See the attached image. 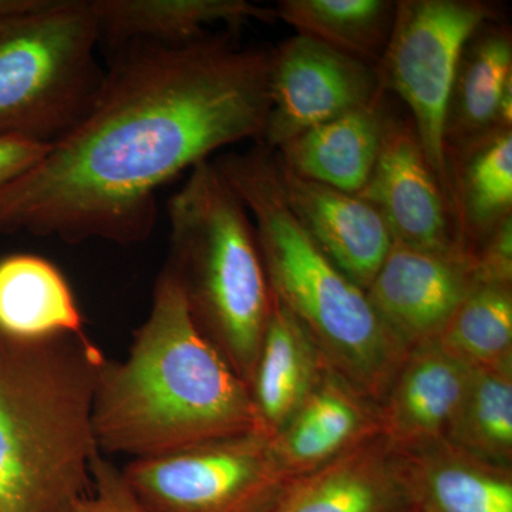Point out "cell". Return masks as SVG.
<instances>
[{
	"label": "cell",
	"instance_id": "1",
	"mask_svg": "<svg viewBox=\"0 0 512 512\" xmlns=\"http://www.w3.org/2000/svg\"><path fill=\"white\" fill-rule=\"evenodd\" d=\"M271 70L272 49L232 33L127 43L79 123L0 190V234L146 241L160 188L221 148L261 143Z\"/></svg>",
	"mask_w": 512,
	"mask_h": 512
},
{
	"label": "cell",
	"instance_id": "2",
	"mask_svg": "<svg viewBox=\"0 0 512 512\" xmlns=\"http://www.w3.org/2000/svg\"><path fill=\"white\" fill-rule=\"evenodd\" d=\"M93 430L101 454L131 460L266 433L247 384L201 335L165 266L126 359L100 367Z\"/></svg>",
	"mask_w": 512,
	"mask_h": 512
},
{
	"label": "cell",
	"instance_id": "3",
	"mask_svg": "<svg viewBox=\"0 0 512 512\" xmlns=\"http://www.w3.org/2000/svg\"><path fill=\"white\" fill-rule=\"evenodd\" d=\"M104 360L86 333L25 339L0 330V512H72L89 491Z\"/></svg>",
	"mask_w": 512,
	"mask_h": 512
},
{
	"label": "cell",
	"instance_id": "4",
	"mask_svg": "<svg viewBox=\"0 0 512 512\" xmlns=\"http://www.w3.org/2000/svg\"><path fill=\"white\" fill-rule=\"evenodd\" d=\"M214 164L247 208L276 302L308 333L330 370L382 403L410 349L380 318L365 289L296 220L274 151L256 143Z\"/></svg>",
	"mask_w": 512,
	"mask_h": 512
},
{
	"label": "cell",
	"instance_id": "5",
	"mask_svg": "<svg viewBox=\"0 0 512 512\" xmlns=\"http://www.w3.org/2000/svg\"><path fill=\"white\" fill-rule=\"evenodd\" d=\"M167 212L170 255L164 266L201 335L248 387L274 293L247 208L208 160L192 168Z\"/></svg>",
	"mask_w": 512,
	"mask_h": 512
},
{
	"label": "cell",
	"instance_id": "6",
	"mask_svg": "<svg viewBox=\"0 0 512 512\" xmlns=\"http://www.w3.org/2000/svg\"><path fill=\"white\" fill-rule=\"evenodd\" d=\"M89 0H16L0 13V136L53 144L87 113L104 73Z\"/></svg>",
	"mask_w": 512,
	"mask_h": 512
},
{
	"label": "cell",
	"instance_id": "7",
	"mask_svg": "<svg viewBox=\"0 0 512 512\" xmlns=\"http://www.w3.org/2000/svg\"><path fill=\"white\" fill-rule=\"evenodd\" d=\"M495 19L494 6L481 0H399L389 45L376 67L384 92L406 104L453 214L448 103L464 47L481 26Z\"/></svg>",
	"mask_w": 512,
	"mask_h": 512
},
{
	"label": "cell",
	"instance_id": "8",
	"mask_svg": "<svg viewBox=\"0 0 512 512\" xmlns=\"http://www.w3.org/2000/svg\"><path fill=\"white\" fill-rule=\"evenodd\" d=\"M121 476L148 512H262L292 478L262 431L131 460Z\"/></svg>",
	"mask_w": 512,
	"mask_h": 512
},
{
	"label": "cell",
	"instance_id": "9",
	"mask_svg": "<svg viewBox=\"0 0 512 512\" xmlns=\"http://www.w3.org/2000/svg\"><path fill=\"white\" fill-rule=\"evenodd\" d=\"M386 94L376 67L311 37H289L272 49L271 109L261 144L279 150Z\"/></svg>",
	"mask_w": 512,
	"mask_h": 512
},
{
	"label": "cell",
	"instance_id": "10",
	"mask_svg": "<svg viewBox=\"0 0 512 512\" xmlns=\"http://www.w3.org/2000/svg\"><path fill=\"white\" fill-rule=\"evenodd\" d=\"M357 195L382 214L394 244L466 252L458 242L450 202L409 116L390 113L375 167Z\"/></svg>",
	"mask_w": 512,
	"mask_h": 512
},
{
	"label": "cell",
	"instance_id": "11",
	"mask_svg": "<svg viewBox=\"0 0 512 512\" xmlns=\"http://www.w3.org/2000/svg\"><path fill=\"white\" fill-rule=\"evenodd\" d=\"M477 285L466 252L393 244L366 292L373 308L407 348L439 338Z\"/></svg>",
	"mask_w": 512,
	"mask_h": 512
},
{
	"label": "cell",
	"instance_id": "12",
	"mask_svg": "<svg viewBox=\"0 0 512 512\" xmlns=\"http://www.w3.org/2000/svg\"><path fill=\"white\" fill-rule=\"evenodd\" d=\"M276 164L296 220L330 261L366 291L394 244L382 214L357 194L292 173L278 158Z\"/></svg>",
	"mask_w": 512,
	"mask_h": 512
},
{
	"label": "cell",
	"instance_id": "13",
	"mask_svg": "<svg viewBox=\"0 0 512 512\" xmlns=\"http://www.w3.org/2000/svg\"><path fill=\"white\" fill-rule=\"evenodd\" d=\"M262 512H412L399 454L382 436L289 478Z\"/></svg>",
	"mask_w": 512,
	"mask_h": 512
},
{
	"label": "cell",
	"instance_id": "14",
	"mask_svg": "<svg viewBox=\"0 0 512 512\" xmlns=\"http://www.w3.org/2000/svg\"><path fill=\"white\" fill-rule=\"evenodd\" d=\"M471 367L437 340L409 350L380 403L382 437L394 453L416 450L446 437Z\"/></svg>",
	"mask_w": 512,
	"mask_h": 512
},
{
	"label": "cell",
	"instance_id": "15",
	"mask_svg": "<svg viewBox=\"0 0 512 512\" xmlns=\"http://www.w3.org/2000/svg\"><path fill=\"white\" fill-rule=\"evenodd\" d=\"M379 436L380 404L328 367L272 443L286 474L295 477Z\"/></svg>",
	"mask_w": 512,
	"mask_h": 512
},
{
	"label": "cell",
	"instance_id": "16",
	"mask_svg": "<svg viewBox=\"0 0 512 512\" xmlns=\"http://www.w3.org/2000/svg\"><path fill=\"white\" fill-rule=\"evenodd\" d=\"M412 512H512V467L434 441L399 454Z\"/></svg>",
	"mask_w": 512,
	"mask_h": 512
},
{
	"label": "cell",
	"instance_id": "17",
	"mask_svg": "<svg viewBox=\"0 0 512 512\" xmlns=\"http://www.w3.org/2000/svg\"><path fill=\"white\" fill-rule=\"evenodd\" d=\"M100 37L183 45L210 35L212 26L234 30L245 23L276 22L274 8L247 0H90Z\"/></svg>",
	"mask_w": 512,
	"mask_h": 512
},
{
	"label": "cell",
	"instance_id": "18",
	"mask_svg": "<svg viewBox=\"0 0 512 512\" xmlns=\"http://www.w3.org/2000/svg\"><path fill=\"white\" fill-rule=\"evenodd\" d=\"M392 110L386 96L305 131L275 151L279 163L316 183L359 194L375 167Z\"/></svg>",
	"mask_w": 512,
	"mask_h": 512
},
{
	"label": "cell",
	"instance_id": "19",
	"mask_svg": "<svg viewBox=\"0 0 512 512\" xmlns=\"http://www.w3.org/2000/svg\"><path fill=\"white\" fill-rule=\"evenodd\" d=\"M313 340L274 298L248 390L266 433H278L328 369Z\"/></svg>",
	"mask_w": 512,
	"mask_h": 512
},
{
	"label": "cell",
	"instance_id": "20",
	"mask_svg": "<svg viewBox=\"0 0 512 512\" xmlns=\"http://www.w3.org/2000/svg\"><path fill=\"white\" fill-rule=\"evenodd\" d=\"M510 83L511 29L493 20L468 40L458 63L447 111V161L451 153L505 130L500 124V103Z\"/></svg>",
	"mask_w": 512,
	"mask_h": 512
},
{
	"label": "cell",
	"instance_id": "21",
	"mask_svg": "<svg viewBox=\"0 0 512 512\" xmlns=\"http://www.w3.org/2000/svg\"><path fill=\"white\" fill-rule=\"evenodd\" d=\"M458 242L474 252L512 217V128L494 131L448 156Z\"/></svg>",
	"mask_w": 512,
	"mask_h": 512
},
{
	"label": "cell",
	"instance_id": "22",
	"mask_svg": "<svg viewBox=\"0 0 512 512\" xmlns=\"http://www.w3.org/2000/svg\"><path fill=\"white\" fill-rule=\"evenodd\" d=\"M0 330L25 339L82 335V312L62 272L42 256L0 259Z\"/></svg>",
	"mask_w": 512,
	"mask_h": 512
},
{
	"label": "cell",
	"instance_id": "23",
	"mask_svg": "<svg viewBox=\"0 0 512 512\" xmlns=\"http://www.w3.org/2000/svg\"><path fill=\"white\" fill-rule=\"evenodd\" d=\"M276 19L345 55L379 66L389 45L397 2L392 0H279Z\"/></svg>",
	"mask_w": 512,
	"mask_h": 512
},
{
	"label": "cell",
	"instance_id": "24",
	"mask_svg": "<svg viewBox=\"0 0 512 512\" xmlns=\"http://www.w3.org/2000/svg\"><path fill=\"white\" fill-rule=\"evenodd\" d=\"M444 440L488 463L512 467V365L471 369Z\"/></svg>",
	"mask_w": 512,
	"mask_h": 512
},
{
	"label": "cell",
	"instance_id": "25",
	"mask_svg": "<svg viewBox=\"0 0 512 512\" xmlns=\"http://www.w3.org/2000/svg\"><path fill=\"white\" fill-rule=\"evenodd\" d=\"M436 340L471 369L512 365V286H474Z\"/></svg>",
	"mask_w": 512,
	"mask_h": 512
},
{
	"label": "cell",
	"instance_id": "26",
	"mask_svg": "<svg viewBox=\"0 0 512 512\" xmlns=\"http://www.w3.org/2000/svg\"><path fill=\"white\" fill-rule=\"evenodd\" d=\"M72 512H148L134 497L121 470L114 467L103 454L92 466V484L89 491L77 501Z\"/></svg>",
	"mask_w": 512,
	"mask_h": 512
},
{
	"label": "cell",
	"instance_id": "27",
	"mask_svg": "<svg viewBox=\"0 0 512 512\" xmlns=\"http://www.w3.org/2000/svg\"><path fill=\"white\" fill-rule=\"evenodd\" d=\"M477 284L512 286V217L491 232L473 254Z\"/></svg>",
	"mask_w": 512,
	"mask_h": 512
},
{
	"label": "cell",
	"instance_id": "28",
	"mask_svg": "<svg viewBox=\"0 0 512 512\" xmlns=\"http://www.w3.org/2000/svg\"><path fill=\"white\" fill-rule=\"evenodd\" d=\"M50 144L28 138L0 136V190L28 173L49 151Z\"/></svg>",
	"mask_w": 512,
	"mask_h": 512
}]
</instances>
